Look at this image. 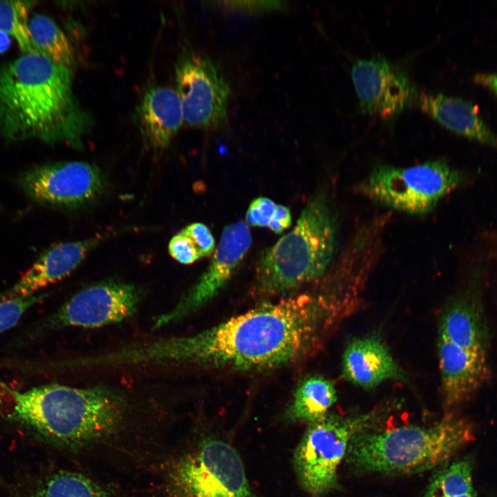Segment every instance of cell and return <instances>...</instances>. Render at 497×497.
Returning <instances> with one entry per match:
<instances>
[{
    "mask_svg": "<svg viewBox=\"0 0 497 497\" xmlns=\"http://www.w3.org/2000/svg\"><path fill=\"white\" fill-rule=\"evenodd\" d=\"M10 36L3 30H0V54L6 52L10 48Z\"/></svg>",
    "mask_w": 497,
    "mask_h": 497,
    "instance_id": "obj_31",
    "label": "cell"
},
{
    "mask_svg": "<svg viewBox=\"0 0 497 497\" xmlns=\"http://www.w3.org/2000/svg\"><path fill=\"white\" fill-rule=\"evenodd\" d=\"M416 100L423 111L448 129L497 148V135L471 102L442 92L421 93Z\"/></svg>",
    "mask_w": 497,
    "mask_h": 497,
    "instance_id": "obj_19",
    "label": "cell"
},
{
    "mask_svg": "<svg viewBox=\"0 0 497 497\" xmlns=\"http://www.w3.org/2000/svg\"><path fill=\"white\" fill-rule=\"evenodd\" d=\"M176 91L184 121L198 128H217L227 116L230 88L211 60L188 52L175 66Z\"/></svg>",
    "mask_w": 497,
    "mask_h": 497,
    "instance_id": "obj_11",
    "label": "cell"
},
{
    "mask_svg": "<svg viewBox=\"0 0 497 497\" xmlns=\"http://www.w3.org/2000/svg\"><path fill=\"white\" fill-rule=\"evenodd\" d=\"M474 79L497 94V74L479 73L475 75Z\"/></svg>",
    "mask_w": 497,
    "mask_h": 497,
    "instance_id": "obj_30",
    "label": "cell"
},
{
    "mask_svg": "<svg viewBox=\"0 0 497 497\" xmlns=\"http://www.w3.org/2000/svg\"><path fill=\"white\" fill-rule=\"evenodd\" d=\"M123 407L119 394L105 387L50 383L19 391L0 380V417L57 442L110 433L121 422Z\"/></svg>",
    "mask_w": 497,
    "mask_h": 497,
    "instance_id": "obj_3",
    "label": "cell"
},
{
    "mask_svg": "<svg viewBox=\"0 0 497 497\" xmlns=\"http://www.w3.org/2000/svg\"><path fill=\"white\" fill-rule=\"evenodd\" d=\"M337 399L332 381L321 376H308L295 391L288 417L293 421L313 422L326 416Z\"/></svg>",
    "mask_w": 497,
    "mask_h": 497,
    "instance_id": "obj_20",
    "label": "cell"
},
{
    "mask_svg": "<svg viewBox=\"0 0 497 497\" xmlns=\"http://www.w3.org/2000/svg\"><path fill=\"white\" fill-rule=\"evenodd\" d=\"M384 414L381 409L356 415L329 412L309 423L293 455L300 485L314 497L324 496L338 486V470L352 438L377 425Z\"/></svg>",
    "mask_w": 497,
    "mask_h": 497,
    "instance_id": "obj_6",
    "label": "cell"
},
{
    "mask_svg": "<svg viewBox=\"0 0 497 497\" xmlns=\"http://www.w3.org/2000/svg\"><path fill=\"white\" fill-rule=\"evenodd\" d=\"M173 485L176 497H252L239 454L215 438L204 440L179 462Z\"/></svg>",
    "mask_w": 497,
    "mask_h": 497,
    "instance_id": "obj_9",
    "label": "cell"
},
{
    "mask_svg": "<svg viewBox=\"0 0 497 497\" xmlns=\"http://www.w3.org/2000/svg\"><path fill=\"white\" fill-rule=\"evenodd\" d=\"M351 73L362 113L391 118L418 98L406 72L381 54L356 59Z\"/></svg>",
    "mask_w": 497,
    "mask_h": 497,
    "instance_id": "obj_13",
    "label": "cell"
},
{
    "mask_svg": "<svg viewBox=\"0 0 497 497\" xmlns=\"http://www.w3.org/2000/svg\"><path fill=\"white\" fill-rule=\"evenodd\" d=\"M252 242L246 223L226 226L211 262L195 285L171 310L159 315L153 328L159 329L190 315L210 301L226 284Z\"/></svg>",
    "mask_w": 497,
    "mask_h": 497,
    "instance_id": "obj_12",
    "label": "cell"
},
{
    "mask_svg": "<svg viewBox=\"0 0 497 497\" xmlns=\"http://www.w3.org/2000/svg\"><path fill=\"white\" fill-rule=\"evenodd\" d=\"M113 232L52 246L40 255L12 287L0 293V302L36 294L61 280L75 270L95 248L110 237Z\"/></svg>",
    "mask_w": 497,
    "mask_h": 497,
    "instance_id": "obj_14",
    "label": "cell"
},
{
    "mask_svg": "<svg viewBox=\"0 0 497 497\" xmlns=\"http://www.w3.org/2000/svg\"><path fill=\"white\" fill-rule=\"evenodd\" d=\"M88 117L72 92L70 68L38 53L0 66V135L79 147Z\"/></svg>",
    "mask_w": 497,
    "mask_h": 497,
    "instance_id": "obj_2",
    "label": "cell"
},
{
    "mask_svg": "<svg viewBox=\"0 0 497 497\" xmlns=\"http://www.w3.org/2000/svg\"><path fill=\"white\" fill-rule=\"evenodd\" d=\"M44 297V294H34L0 302V333L15 326L23 315Z\"/></svg>",
    "mask_w": 497,
    "mask_h": 497,
    "instance_id": "obj_25",
    "label": "cell"
},
{
    "mask_svg": "<svg viewBox=\"0 0 497 497\" xmlns=\"http://www.w3.org/2000/svg\"><path fill=\"white\" fill-rule=\"evenodd\" d=\"M469 456L447 462L432 476L424 497H478Z\"/></svg>",
    "mask_w": 497,
    "mask_h": 497,
    "instance_id": "obj_22",
    "label": "cell"
},
{
    "mask_svg": "<svg viewBox=\"0 0 497 497\" xmlns=\"http://www.w3.org/2000/svg\"><path fill=\"white\" fill-rule=\"evenodd\" d=\"M142 292L135 285L115 280L82 289L54 313L34 322L11 343L21 348L46 333L68 327L96 328L115 324L131 317L141 302Z\"/></svg>",
    "mask_w": 497,
    "mask_h": 497,
    "instance_id": "obj_8",
    "label": "cell"
},
{
    "mask_svg": "<svg viewBox=\"0 0 497 497\" xmlns=\"http://www.w3.org/2000/svg\"><path fill=\"white\" fill-rule=\"evenodd\" d=\"M338 221L324 195L302 209L293 228L260 254L255 267L257 291L276 295L322 277L334 261Z\"/></svg>",
    "mask_w": 497,
    "mask_h": 497,
    "instance_id": "obj_5",
    "label": "cell"
},
{
    "mask_svg": "<svg viewBox=\"0 0 497 497\" xmlns=\"http://www.w3.org/2000/svg\"><path fill=\"white\" fill-rule=\"evenodd\" d=\"M438 335L465 349L488 353L486 316L475 293L469 291L445 306L439 319Z\"/></svg>",
    "mask_w": 497,
    "mask_h": 497,
    "instance_id": "obj_18",
    "label": "cell"
},
{
    "mask_svg": "<svg viewBox=\"0 0 497 497\" xmlns=\"http://www.w3.org/2000/svg\"><path fill=\"white\" fill-rule=\"evenodd\" d=\"M19 184L32 201L66 209L92 204L108 188L106 177L97 166L79 161L33 166L21 173Z\"/></svg>",
    "mask_w": 497,
    "mask_h": 497,
    "instance_id": "obj_10",
    "label": "cell"
},
{
    "mask_svg": "<svg viewBox=\"0 0 497 497\" xmlns=\"http://www.w3.org/2000/svg\"><path fill=\"white\" fill-rule=\"evenodd\" d=\"M22 497H110L94 482L75 472L61 471L37 484Z\"/></svg>",
    "mask_w": 497,
    "mask_h": 497,
    "instance_id": "obj_23",
    "label": "cell"
},
{
    "mask_svg": "<svg viewBox=\"0 0 497 497\" xmlns=\"http://www.w3.org/2000/svg\"><path fill=\"white\" fill-rule=\"evenodd\" d=\"M438 365L447 409L468 401L489 376L488 353L465 349L438 335Z\"/></svg>",
    "mask_w": 497,
    "mask_h": 497,
    "instance_id": "obj_15",
    "label": "cell"
},
{
    "mask_svg": "<svg viewBox=\"0 0 497 497\" xmlns=\"http://www.w3.org/2000/svg\"><path fill=\"white\" fill-rule=\"evenodd\" d=\"M228 7L235 8L246 11L266 10L270 9H277L282 7V2L278 1H247L246 5L242 1L226 2Z\"/></svg>",
    "mask_w": 497,
    "mask_h": 497,
    "instance_id": "obj_29",
    "label": "cell"
},
{
    "mask_svg": "<svg viewBox=\"0 0 497 497\" xmlns=\"http://www.w3.org/2000/svg\"><path fill=\"white\" fill-rule=\"evenodd\" d=\"M292 217L289 208L284 205L276 206L275 213L268 228L276 234H280L291 226Z\"/></svg>",
    "mask_w": 497,
    "mask_h": 497,
    "instance_id": "obj_28",
    "label": "cell"
},
{
    "mask_svg": "<svg viewBox=\"0 0 497 497\" xmlns=\"http://www.w3.org/2000/svg\"><path fill=\"white\" fill-rule=\"evenodd\" d=\"M28 28L37 53L70 68L75 61L72 46L52 19L43 14H35L29 20Z\"/></svg>",
    "mask_w": 497,
    "mask_h": 497,
    "instance_id": "obj_21",
    "label": "cell"
},
{
    "mask_svg": "<svg viewBox=\"0 0 497 497\" xmlns=\"http://www.w3.org/2000/svg\"><path fill=\"white\" fill-rule=\"evenodd\" d=\"M327 304L322 294L264 302L192 335L133 344L129 358L135 366L275 368L296 362L315 348L328 322Z\"/></svg>",
    "mask_w": 497,
    "mask_h": 497,
    "instance_id": "obj_1",
    "label": "cell"
},
{
    "mask_svg": "<svg viewBox=\"0 0 497 497\" xmlns=\"http://www.w3.org/2000/svg\"><path fill=\"white\" fill-rule=\"evenodd\" d=\"M275 203L265 197L254 199L249 204L246 213V221L253 226L268 227L275 213Z\"/></svg>",
    "mask_w": 497,
    "mask_h": 497,
    "instance_id": "obj_27",
    "label": "cell"
},
{
    "mask_svg": "<svg viewBox=\"0 0 497 497\" xmlns=\"http://www.w3.org/2000/svg\"><path fill=\"white\" fill-rule=\"evenodd\" d=\"M136 113L144 142L154 150L167 148L184 121L176 90L165 86L155 85L148 88Z\"/></svg>",
    "mask_w": 497,
    "mask_h": 497,
    "instance_id": "obj_17",
    "label": "cell"
},
{
    "mask_svg": "<svg viewBox=\"0 0 497 497\" xmlns=\"http://www.w3.org/2000/svg\"><path fill=\"white\" fill-rule=\"evenodd\" d=\"M342 373L346 380L367 389L405 378L385 344L376 336L355 338L348 343L343 352Z\"/></svg>",
    "mask_w": 497,
    "mask_h": 497,
    "instance_id": "obj_16",
    "label": "cell"
},
{
    "mask_svg": "<svg viewBox=\"0 0 497 497\" xmlns=\"http://www.w3.org/2000/svg\"><path fill=\"white\" fill-rule=\"evenodd\" d=\"M467 179L462 171L443 160L407 167L376 166L359 185L371 200L411 215H425Z\"/></svg>",
    "mask_w": 497,
    "mask_h": 497,
    "instance_id": "obj_7",
    "label": "cell"
},
{
    "mask_svg": "<svg viewBox=\"0 0 497 497\" xmlns=\"http://www.w3.org/2000/svg\"><path fill=\"white\" fill-rule=\"evenodd\" d=\"M33 6V1H0V30L17 41L23 54L37 53L28 28V15Z\"/></svg>",
    "mask_w": 497,
    "mask_h": 497,
    "instance_id": "obj_24",
    "label": "cell"
},
{
    "mask_svg": "<svg viewBox=\"0 0 497 497\" xmlns=\"http://www.w3.org/2000/svg\"><path fill=\"white\" fill-rule=\"evenodd\" d=\"M474 438L469 421L453 414L428 427L374 426L352 438L344 460L358 473L417 474L446 463Z\"/></svg>",
    "mask_w": 497,
    "mask_h": 497,
    "instance_id": "obj_4",
    "label": "cell"
},
{
    "mask_svg": "<svg viewBox=\"0 0 497 497\" xmlns=\"http://www.w3.org/2000/svg\"><path fill=\"white\" fill-rule=\"evenodd\" d=\"M196 240L182 228L168 244L170 256L182 264H191L203 258L202 250Z\"/></svg>",
    "mask_w": 497,
    "mask_h": 497,
    "instance_id": "obj_26",
    "label": "cell"
}]
</instances>
